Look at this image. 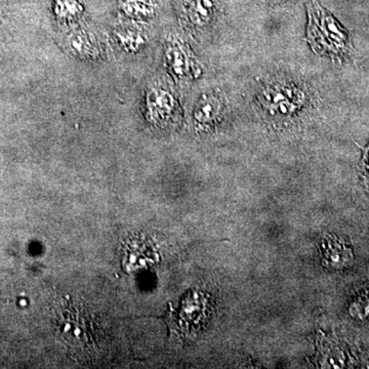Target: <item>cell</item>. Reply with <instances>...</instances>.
<instances>
[{
    "instance_id": "cell-1",
    "label": "cell",
    "mask_w": 369,
    "mask_h": 369,
    "mask_svg": "<svg viewBox=\"0 0 369 369\" xmlns=\"http://www.w3.org/2000/svg\"><path fill=\"white\" fill-rule=\"evenodd\" d=\"M309 39L312 47L321 54L341 57L350 50V39L339 23L329 13L316 6L311 10Z\"/></svg>"
},
{
    "instance_id": "cell-4",
    "label": "cell",
    "mask_w": 369,
    "mask_h": 369,
    "mask_svg": "<svg viewBox=\"0 0 369 369\" xmlns=\"http://www.w3.org/2000/svg\"><path fill=\"white\" fill-rule=\"evenodd\" d=\"M349 313L353 319L369 320V290L358 293L350 302Z\"/></svg>"
},
{
    "instance_id": "cell-2",
    "label": "cell",
    "mask_w": 369,
    "mask_h": 369,
    "mask_svg": "<svg viewBox=\"0 0 369 369\" xmlns=\"http://www.w3.org/2000/svg\"><path fill=\"white\" fill-rule=\"evenodd\" d=\"M322 263L331 270L347 269L354 262L353 249L345 240L334 235H327L321 243Z\"/></svg>"
},
{
    "instance_id": "cell-7",
    "label": "cell",
    "mask_w": 369,
    "mask_h": 369,
    "mask_svg": "<svg viewBox=\"0 0 369 369\" xmlns=\"http://www.w3.org/2000/svg\"><path fill=\"white\" fill-rule=\"evenodd\" d=\"M4 6L0 4V19H1L2 16H4Z\"/></svg>"
},
{
    "instance_id": "cell-5",
    "label": "cell",
    "mask_w": 369,
    "mask_h": 369,
    "mask_svg": "<svg viewBox=\"0 0 369 369\" xmlns=\"http://www.w3.org/2000/svg\"><path fill=\"white\" fill-rule=\"evenodd\" d=\"M149 98L150 101V108H155V109H151V111L155 114L156 118H159V116L169 115L171 113V109H173V98L166 93V91H154Z\"/></svg>"
},
{
    "instance_id": "cell-6",
    "label": "cell",
    "mask_w": 369,
    "mask_h": 369,
    "mask_svg": "<svg viewBox=\"0 0 369 369\" xmlns=\"http://www.w3.org/2000/svg\"><path fill=\"white\" fill-rule=\"evenodd\" d=\"M119 41H120L121 45L125 47V50H140V47L144 45L145 40L142 38L140 33H132V32H127V33H119L118 34Z\"/></svg>"
},
{
    "instance_id": "cell-3",
    "label": "cell",
    "mask_w": 369,
    "mask_h": 369,
    "mask_svg": "<svg viewBox=\"0 0 369 369\" xmlns=\"http://www.w3.org/2000/svg\"><path fill=\"white\" fill-rule=\"evenodd\" d=\"M68 47L73 54L81 58H95L98 52L95 38L84 31L71 34L68 38Z\"/></svg>"
}]
</instances>
